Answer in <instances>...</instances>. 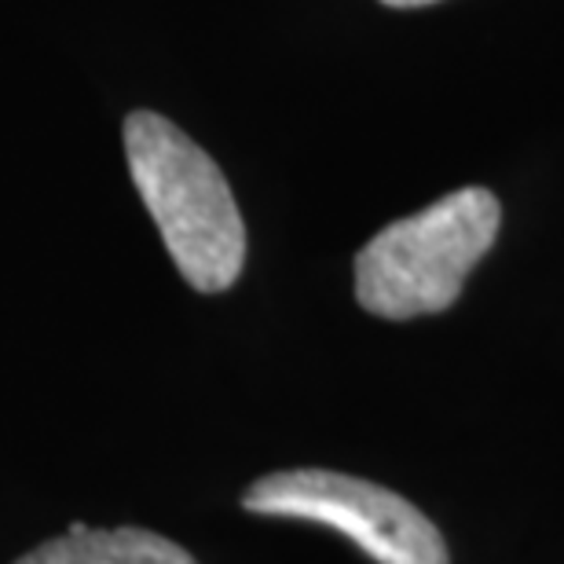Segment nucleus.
Listing matches in <instances>:
<instances>
[{
    "mask_svg": "<svg viewBox=\"0 0 564 564\" xmlns=\"http://www.w3.org/2000/svg\"><path fill=\"white\" fill-rule=\"evenodd\" d=\"M502 206L488 187H462L381 228L356 253V301L381 319L447 312L499 239Z\"/></svg>",
    "mask_w": 564,
    "mask_h": 564,
    "instance_id": "obj_2",
    "label": "nucleus"
},
{
    "mask_svg": "<svg viewBox=\"0 0 564 564\" xmlns=\"http://www.w3.org/2000/svg\"><path fill=\"white\" fill-rule=\"evenodd\" d=\"M126 158L180 275L198 293H224L242 275L246 224L220 165L151 110L126 118Z\"/></svg>",
    "mask_w": 564,
    "mask_h": 564,
    "instance_id": "obj_1",
    "label": "nucleus"
},
{
    "mask_svg": "<svg viewBox=\"0 0 564 564\" xmlns=\"http://www.w3.org/2000/svg\"><path fill=\"white\" fill-rule=\"evenodd\" d=\"M242 510L315 521L348 535L378 564H451L444 535L403 495L334 469H282L250 484Z\"/></svg>",
    "mask_w": 564,
    "mask_h": 564,
    "instance_id": "obj_3",
    "label": "nucleus"
},
{
    "mask_svg": "<svg viewBox=\"0 0 564 564\" xmlns=\"http://www.w3.org/2000/svg\"><path fill=\"white\" fill-rule=\"evenodd\" d=\"M15 564H198L173 539L147 528H88L74 521L66 535L48 539Z\"/></svg>",
    "mask_w": 564,
    "mask_h": 564,
    "instance_id": "obj_4",
    "label": "nucleus"
},
{
    "mask_svg": "<svg viewBox=\"0 0 564 564\" xmlns=\"http://www.w3.org/2000/svg\"><path fill=\"white\" fill-rule=\"evenodd\" d=\"M389 8H425V4H436V0H381Z\"/></svg>",
    "mask_w": 564,
    "mask_h": 564,
    "instance_id": "obj_5",
    "label": "nucleus"
}]
</instances>
